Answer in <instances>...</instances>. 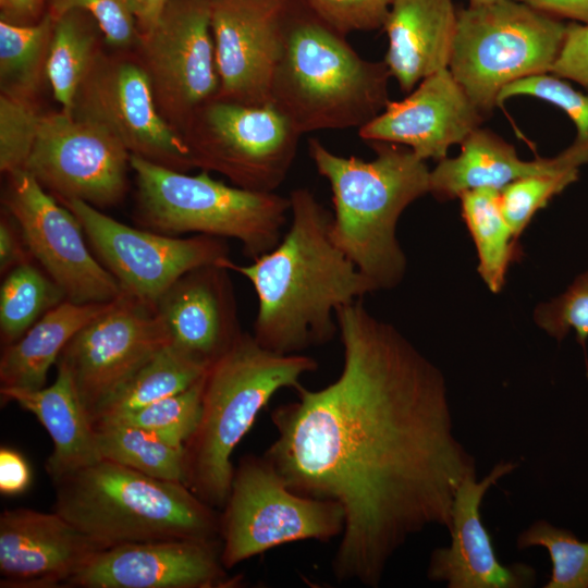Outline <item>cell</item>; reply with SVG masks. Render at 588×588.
<instances>
[{"label":"cell","instance_id":"1","mask_svg":"<svg viewBox=\"0 0 588 588\" xmlns=\"http://www.w3.org/2000/svg\"><path fill=\"white\" fill-rule=\"evenodd\" d=\"M335 318L339 377L318 390L301 384L296 401L271 412L277 436L262 455L294 492L341 506L333 576L376 588L412 537L450 530L476 461L454 433L441 370L362 299Z\"/></svg>","mask_w":588,"mask_h":588},{"label":"cell","instance_id":"2","mask_svg":"<svg viewBox=\"0 0 588 588\" xmlns=\"http://www.w3.org/2000/svg\"><path fill=\"white\" fill-rule=\"evenodd\" d=\"M292 220L269 252L238 265L229 257L217 265L245 277L258 301L254 339L279 354H299L330 341L335 314L377 289L334 244L332 213L306 188L291 191Z\"/></svg>","mask_w":588,"mask_h":588},{"label":"cell","instance_id":"3","mask_svg":"<svg viewBox=\"0 0 588 588\" xmlns=\"http://www.w3.org/2000/svg\"><path fill=\"white\" fill-rule=\"evenodd\" d=\"M369 145L376 156L364 160L339 156L309 138L308 155L331 187L332 241L378 291L396 286L405 274L396 225L403 211L429 193L430 170L408 147Z\"/></svg>","mask_w":588,"mask_h":588},{"label":"cell","instance_id":"4","mask_svg":"<svg viewBox=\"0 0 588 588\" xmlns=\"http://www.w3.org/2000/svg\"><path fill=\"white\" fill-rule=\"evenodd\" d=\"M305 0H293L270 103L301 134L366 125L390 101L384 61L362 58Z\"/></svg>","mask_w":588,"mask_h":588},{"label":"cell","instance_id":"5","mask_svg":"<svg viewBox=\"0 0 588 588\" xmlns=\"http://www.w3.org/2000/svg\"><path fill=\"white\" fill-rule=\"evenodd\" d=\"M317 368L309 356L272 352L244 332L206 370L199 421L184 443V483L210 506L222 509L236 445L279 390H295Z\"/></svg>","mask_w":588,"mask_h":588},{"label":"cell","instance_id":"6","mask_svg":"<svg viewBox=\"0 0 588 588\" xmlns=\"http://www.w3.org/2000/svg\"><path fill=\"white\" fill-rule=\"evenodd\" d=\"M52 482L53 511L103 549L219 538L220 512L182 481L155 478L101 458Z\"/></svg>","mask_w":588,"mask_h":588},{"label":"cell","instance_id":"7","mask_svg":"<svg viewBox=\"0 0 588 588\" xmlns=\"http://www.w3.org/2000/svg\"><path fill=\"white\" fill-rule=\"evenodd\" d=\"M131 168L137 185L135 219L143 229L234 238L252 260L282 237L289 197L231 186L206 170L188 175L136 155H131Z\"/></svg>","mask_w":588,"mask_h":588},{"label":"cell","instance_id":"8","mask_svg":"<svg viewBox=\"0 0 588 588\" xmlns=\"http://www.w3.org/2000/svg\"><path fill=\"white\" fill-rule=\"evenodd\" d=\"M566 24L516 0H494L456 10L448 69L485 118L501 90L532 75L550 73Z\"/></svg>","mask_w":588,"mask_h":588},{"label":"cell","instance_id":"9","mask_svg":"<svg viewBox=\"0 0 588 588\" xmlns=\"http://www.w3.org/2000/svg\"><path fill=\"white\" fill-rule=\"evenodd\" d=\"M343 527L338 503L294 492L264 455L245 454L220 512L221 561L230 569L285 543L330 541Z\"/></svg>","mask_w":588,"mask_h":588},{"label":"cell","instance_id":"10","mask_svg":"<svg viewBox=\"0 0 588 588\" xmlns=\"http://www.w3.org/2000/svg\"><path fill=\"white\" fill-rule=\"evenodd\" d=\"M193 164L216 171L235 186L272 193L286 179L302 136L271 103L213 98L185 127Z\"/></svg>","mask_w":588,"mask_h":588},{"label":"cell","instance_id":"11","mask_svg":"<svg viewBox=\"0 0 588 588\" xmlns=\"http://www.w3.org/2000/svg\"><path fill=\"white\" fill-rule=\"evenodd\" d=\"M61 203L78 219L121 292L151 308L187 271L229 257V246L221 237L197 234L179 238L128 226L82 200Z\"/></svg>","mask_w":588,"mask_h":588},{"label":"cell","instance_id":"12","mask_svg":"<svg viewBox=\"0 0 588 588\" xmlns=\"http://www.w3.org/2000/svg\"><path fill=\"white\" fill-rule=\"evenodd\" d=\"M169 343L155 308L121 292L70 340L57 366L69 372L94 421L102 406Z\"/></svg>","mask_w":588,"mask_h":588},{"label":"cell","instance_id":"13","mask_svg":"<svg viewBox=\"0 0 588 588\" xmlns=\"http://www.w3.org/2000/svg\"><path fill=\"white\" fill-rule=\"evenodd\" d=\"M211 1L168 0L156 25L139 37L142 65L158 108L167 121L184 128L220 88Z\"/></svg>","mask_w":588,"mask_h":588},{"label":"cell","instance_id":"14","mask_svg":"<svg viewBox=\"0 0 588 588\" xmlns=\"http://www.w3.org/2000/svg\"><path fill=\"white\" fill-rule=\"evenodd\" d=\"M70 114L102 126L131 155L182 172L194 167L185 138L161 114L140 64L98 53Z\"/></svg>","mask_w":588,"mask_h":588},{"label":"cell","instance_id":"15","mask_svg":"<svg viewBox=\"0 0 588 588\" xmlns=\"http://www.w3.org/2000/svg\"><path fill=\"white\" fill-rule=\"evenodd\" d=\"M131 152L109 131L63 111L41 117L24 170L61 200L112 206L126 192Z\"/></svg>","mask_w":588,"mask_h":588},{"label":"cell","instance_id":"16","mask_svg":"<svg viewBox=\"0 0 588 588\" xmlns=\"http://www.w3.org/2000/svg\"><path fill=\"white\" fill-rule=\"evenodd\" d=\"M4 207L20 228L33 259L77 304L108 303L121 294L111 274L90 254L75 215L25 170L11 173Z\"/></svg>","mask_w":588,"mask_h":588},{"label":"cell","instance_id":"17","mask_svg":"<svg viewBox=\"0 0 588 588\" xmlns=\"http://www.w3.org/2000/svg\"><path fill=\"white\" fill-rule=\"evenodd\" d=\"M292 2L211 1V30L220 79L217 98L253 106L270 103Z\"/></svg>","mask_w":588,"mask_h":588},{"label":"cell","instance_id":"18","mask_svg":"<svg viewBox=\"0 0 588 588\" xmlns=\"http://www.w3.org/2000/svg\"><path fill=\"white\" fill-rule=\"evenodd\" d=\"M221 561L220 539L179 538L99 551L68 584L79 588H218L241 584Z\"/></svg>","mask_w":588,"mask_h":588},{"label":"cell","instance_id":"19","mask_svg":"<svg viewBox=\"0 0 588 588\" xmlns=\"http://www.w3.org/2000/svg\"><path fill=\"white\" fill-rule=\"evenodd\" d=\"M485 119L446 68L425 77L404 99L390 100L358 135L369 143L408 147L425 161H440Z\"/></svg>","mask_w":588,"mask_h":588},{"label":"cell","instance_id":"20","mask_svg":"<svg viewBox=\"0 0 588 588\" xmlns=\"http://www.w3.org/2000/svg\"><path fill=\"white\" fill-rule=\"evenodd\" d=\"M101 550L54 511L5 510L0 515V586L68 587Z\"/></svg>","mask_w":588,"mask_h":588},{"label":"cell","instance_id":"21","mask_svg":"<svg viewBox=\"0 0 588 588\" xmlns=\"http://www.w3.org/2000/svg\"><path fill=\"white\" fill-rule=\"evenodd\" d=\"M518 466L500 462L481 480L467 477L460 486L451 513V544L434 549L427 577L449 588H525L534 586L536 571L526 564H502L480 516L481 501L501 478Z\"/></svg>","mask_w":588,"mask_h":588},{"label":"cell","instance_id":"22","mask_svg":"<svg viewBox=\"0 0 588 588\" xmlns=\"http://www.w3.org/2000/svg\"><path fill=\"white\" fill-rule=\"evenodd\" d=\"M228 272L217 264L192 269L161 295L155 307L171 344L207 365L244 333Z\"/></svg>","mask_w":588,"mask_h":588},{"label":"cell","instance_id":"23","mask_svg":"<svg viewBox=\"0 0 588 588\" xmlns=\"http://www.w3.org/2000/svg\"><path fill=\"white\" fill-rule=\"evenodd\" d=\"M456 26L453 0H393L383 25L384 57L402 91L449 66Z\"/></svg>","mask_w":588,"mask_h":588},{"label":"cell","instance_id":"24","mask_svg":"<svg viewBox=\"0 0 588 588\" xmlns=\"http://www.w3.org/2000/svg\"><path fill=\"white\" fill-rule=\"evenodd\" d=\"M578 169L559 154L553 158L522 160L515 147L490 130L477 127L461 144L455 158H444L430 171L429 193L440 200L458 198L477 188L504 186L522 177Z\"/></svg>","mask_w":588,"mask_h":588},{"label":"cell","instance_id":"25","mask_svg":"<svg viewBox=\"0 0 588 588\" xmlns=\"http://www.w3.org/2000/svg\"><path fill=\"white\" fill-rule=\"evenodd\" d=\"M58 367L54 382L38 390L1 388L2 401L32 413L53 442L46 462L51 481L99 460L95 428L69 372Z\"/></svg>","mask_w":588,"mask_h":588},{"label":"cell","instance_id":"26","mask_svg":"<svg viewBox=\"0 0 588 588\" xmlns=\"http://www.w3.org/2000/svg\"><path fill=\"white\" fill-rule=\"evenodd\" d=\"M109 304L65 299L47 311L17 341L4 346L0 358L1 388H44L50 367L57 364L65 345Z\"/></svg>","mask_w":588,"mask_h":588},{"label":"cell","instance_id":"27","mask_svg":"<svg viewBox=\"0 0 588 588\" xmlns=\"http://www.w3.org/2000/svg\"><path fill=\"white\" fill-rule=\"evenodd\" d=\"M208 366L169 343L102 406L93 424L123 416L176 394L199 380Z\"/></svg>","mask_w":588,"mask_h":588},{"label":"cell","instance_id":"28","mask_svg":"<svg viewBox=\"0 0 588 588\" xmlns=\"http://www.w3.org/2000/svg\"><path fill=\"white\" fill-rule=\"evenodd\" d=\"M462 217L474 240L478 255V273L493 293L505 284L510 264L520 253L516 237L506 222L500 191L477 188L460 195Z\"/></svg>","mask_w":588,"mask_h":588},{"label":"cell","instance_id":"29","mask_svg":"<svg viewBox=\"0 0 588 588\" xmlns=\"http://www.w3.org/2000/svg\"><path fill=\"white\" fill-rule=\"evenodd\" d=\"M93 425L100 458L155 478L184 482V446L137 426L105 420Z\"/></svg>","mask_w":588,"mask_h":588},{"label":"cell","instance_id":"30","mask_svg":"<svg viewBox=\"0 0 588 588\" xmlns=\"http://www.w3.org/2000/svg\"><path fill=\"white\" fill-rule=\"evenodd\" d=\"M72 10L54 17L45 73L54 99L70 114L76 93L97 54L96 33L83 16Z\"/></svg>","mask_w":588,"mask_h":588},{"label":"cell","instance_id":"31","mask_svg":"<svg viewBox=\"0 0 588 588\" xmlns=\"http://www.w3.org/2000/svg\"><path fill=\"white\" fill-rule=\"evenodd\" d=\"M66 299L63 290L32 261L5 274L0 290L2 345L17 341L47 311Z\"/></svg>","mask_w":588,"mask_h":588},{"label":"cell","instance_id":"32","mask_svg":"<svg viewBox=\"0 0 588 588\" xmlns=\"http://www.w3.org/2000/svg\"><path fill=\"white\" fill-rule=\"evenodd\" d=\"M54 17L49 12L32 24L0 21L1 93L29 98L46 70Z\"/></svg>","mask_w":588,"mask_h":588},{"label":"cell","instance_id":"33","mask_svg":"<svg viewBox=\"0 0 588 588\" xmlns=\"http://www.w3.org/2000/svg\"><path fill=\"white\" fill-rule=\"evenodd\" d=\"M515 96H530L563 110L574 122V142L561 154L574 167L588 163V93L574 89L569 83L551 73L517 79L506 85L498 97V106Z\"/></svg>","mask_w":588,"mask_h":588},{"label":"cell","instance_id":"34","mask_svg":"<svg viewBox=\"0 0 588 588\" xmlns=\"http://www.w3.org/2000/svg\"><path fill=\"white\" fill-rule=\"evenodd\" d=\"M205 373L194 384L176 394L105 421L137 426L174 445L184 446L199 421Z\"/></svg>","mask_w":588,"mask_h":588},{"label":"cell","instance_id":"35","mask_svg":"<svg viewBox=\"0 0 588 588\" xmlns=\"http://www.w3.org/2000/svg\"><path fill=\"white\" fill-rule=\"evenodd\" d=\"M517 549L542 547L552 561V573L544 588H588V542L569 530L539 519L522 531Z\"/></svg>","mask_w":588,"mask_h":588},{"label":"cell","instance_id":"36","mask_svg":"<svg viewBox=\"0 0 588 588\" xmlns=\"http://www.w3.org/2000/svg\"><path fill=\"white\" fill-rule=\"evenodd\" d=\"M578 177V169L530 175L507 184L500 191L503 216L517 238L536 212Z\"/></svg>","mask_w":588,"mask_h":588},{"label":"cell","instance_id":"37","mask_svg":"<svg viewBox=\"0 0 588 588\" xmlns=\"http://www.w3.org/2000/svg\"><path fill=\"white\" fill-rule=\"evenodd\" d=\"M41 117L29 98L0 95V170L7 175L24 170L35 145Z\"/></svg>","mask_w":588,"mask_h":588},{"label":"cell","instance_id":"38","mask_svg":"<svg viewBox=\"0 0 588 588\" xmlns=\"http://www.w3.org/2000/svg\"><path fill=\"white\" fill-rule=\"evenodd\" d=\"M535 320L559 341L575 330L577 341L585 347L588 340V271L577 277L563 294L540 304Z\"/></svg>","mask_w":588,"mask_h":588},{"label":"cell","instance_id":"39","mask_svg":"<svg viewBox=\"0 0 588 588\" xmlns=\"http://www.w3.org/2000/svg\"><path fill=\"white\" fill-rule=\"evenodd\" d=\"M72 10L88 13L106 40L114 47L126 48L139 41L127 0H51L50 13L53 17Z\"/></svg>","mask_w":588,"mask_h":588},{"label":"cell","instance_id":"40","mask_svg":"<svg viewBox=\"0 0 588 588\" xmlns=\"http://www.w3.org/2000/svg\"><path fill=\"white\" fill-rule=\"evenodd\" d=\"M393 0H305L311 11L338 33L382 28Z\"/></svg>","mask_w":588,"mask_h":588},{"label":"cell","instance_id":"41","mask_svg":"<svg viewBox=\"0 0 588 588\" xmlns=\"http://www.w3.org/2000/svg\"><path fill=\"white\" fill-rule=\"evenodd\" d=\"M550 73L588 89V23L566 24L564 41Z\"/></svg>","mask_w":588,"mask_h":588},{"label":"cell","instance_id":"42","mask_svg":"<svg viewBox=\"0 0 588 588\" xmlns=\"http://www.w3.org/2000/svg\"><path fill=\"white\" fill-rule=\"evenodd\" d=\"M33 257L24 242L19 225L5 211L0 221V271L8 273L13 268L32 261Z\"/></svg>","mask_w":588,"mask_h":588},{"label":"cell","instance_id":"43","mask_svg":"<svg viewBox=\"0 0 588 588\" xmlns=\"http://www.w3.org/2000/svg\"><path fill=\"white\" fill-rule=\"evenodd\" d=\"M32 470L25 457L17 451L0 449V491L5 495L23 493L30 485Z\"/></svg>","mask_w":588,"mask_h":588},{"label":"cell","instance_id":"44","mask_svg":"<svg viewBox=\"0 0 588 588\" xmlns=\"http://www.w3.org/2000/svg\"><path fill=\"white\" fill-rule=\"evenodd\" d=\"M555 19L588 23V0H516Z\"/></svg>","mask_w":588,"mask_h":588},{"label":"cell","instance_id":"45","mask_svg":"<svg viewBox=\"0 0 588 588\" xmlns=\"http://www.w3.org/2000/svg\"><path fill=\"white\" fill-rule=\"evenodd\" d=\"M44 0H0L1 21L12 24H32Z\"/></svg>","mask_w":588,"mask_h":588},{"label":"cell","instance_id":"46","mask_svg":"<svg viewBox=\"0 0 588 588\" xmlns=\"http://www.w3.org/2000/svg\"><path fill=\"white\" fill-rule=\"evenodd\" d=\"M167 2L168 0H127L139 37L156 25Z\"/></svg>","mask_w":588,"mask_h":588},{"label":"cell","instance_id":"47","mask_svg":"<svg viewBox=\"0 0 588 588\" xmlns=\"http://www.w3.org/2000/svg\"><path fill=\"white\" fill-rule=\"evenodd\" d=\"M468 1H469V5H479V4L490 3L494 0H468Z\"/></svg>","mask_w":588,"mask_h":588}]
</instances>
